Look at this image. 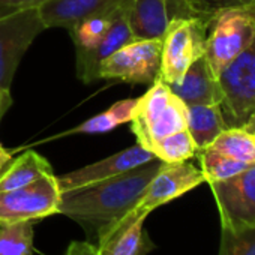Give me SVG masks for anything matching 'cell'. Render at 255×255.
Listing matches in <instances>:
<instances>
[{
    "mask_svg": "<svg viewBox=\"0 0 255 255\" xmlns=\"http://www.w3.org/2000/svg\"><path fill=\"white\" fill-rule=\"evenodd\" d=\"M161 165L162 161L153 158L108 180L63 192L59 213L77 221L84 228L95 230L98 234L137 206Z\"/></svg>",
    "mask_w": 255,
    "mask_h": 255,
    "instance_id": "cell-1",
    "label": "cell"
},
{
    "mask_svg": "<svg viewBox=\"0 0 255 255\" xmlns=\"http://www.w3.org/2000/svg\"><path fill=\"white\" fill-rule=\"evenodd\" d=\"M129 123L137 143L150 152L164 137L186 129V105L171 92L168 84L156 78L152 87L137 99Z\"/></svg>",
    "mask_w": 255,
    "mask_h": 255,
    "instance_id": "cell-2",
    "label": "cell"
},
{
    "mask_svg": "<svg viewBox=\"0 0 255 255\" xmlns=\"http://www.w3.org/2000/svg\"><path fill=\"white\" fill-rule=\"evenodd\" d=\"M222 101L219 104L228 128H240L255 114V38L218 77Z\"/></svg>",
    "mask_w": 255,
    "mask_h": 255,
    "instance_id": "cell-3",
    "label": "cell"
},
{
    "mask_svg": "<svg viewBox=\"0 0 255 255\" xmlns=\"http://www.w3.org/2000/svg\"><path fill=\"white\" fill-rule=\"evenodd\" d=\"M209 27L192 17L174 18L162 38L158 78L165 84L177 83L186 69L204 54Z\"/></svg>",
    "mask_w": 255,
    "mask_h": 255,
    "instance_id": "cell-4",
    "label": "cell"
},
{
    "mask_svg": "<svg viewBox=\"0 0 255 255\" xmlns=\"http://www.w3.org/2000/svg\"><path fill=\"white\" fill-rule=\"evenodd\" d=\"M255 38V20L245 9H233L218 15L207 32L204 57L212 72L219 74L239 57Z\"/></svg>",
    "mask_w": 255,
    "mask_h": 255,
    "instance_id": "cell-5",
    "label": "cell"
},
{
    "mask_svg": "<svg viewBox=\"0 0 255 255\" xmlns=\"http://www.w3.org/2000/svg\"><path fill=\"white\" fill-rule=\"evenodd\" d=\"M45 29L38 6L0 17V89L11 90L23 56Z\"/></svg>",
    "mask_w": 255,
    "mask_h": 255,
    "instance_id": "cell-6",
    "label": "cell"
},
{
    "mask_svg": "<svg viewBox=\"0 0 255 255\" xmlns=\"http://www.w3.org/2000/svg\"><path fill=\"white\" fill-rule=\"evenodd\" d=\"M60 197L54 174H45L30 185L0 192V224L36 221L56 215Z\"/></svg>",
    "mask_w": 255,
    "mask_h": 255,
    "instance_id": "cell-7",
    "label": "cell"
},
{
    "mask_svg": "<svg viewBox=\"0 0 255 255\" xmlns=\"http://www.w3.org/2000/svg\"><path fill=\"white\" fill-rule=\"evenodd\" d=\"M162 39L132 41L114 51L99 66V77L131 84H152L161 68Z\"/></svg>",
    "mask_w": 255,
    "mask_h": 255,
    "instance_id": "cell-8",
    "label": "cell"
},
{
    "mask_svg": "<svg viewBox=\"0 0 255 255\" xmlns=\"http://www.w3.org/2000/svg\"><path fill=\"white\" fill-rule=\"evenodd\" d=\"M209 186L219 210L222 228L255 227V164L227 180L209 183Z\"/></svg>",
    "mask_w": 255,
    "mask_h": 255,
    "instance_id": "cell-9",
    "label": "cell"
},
{
    "mask_svg": "<svg viewBox=\"0 0 255 255\" xmlns=\"http://www.w3.org/2000/svg\"><path fill=\"white\" fill-rule=\"evenodd\" d=\"M204 182L203 171L188 161L174 164L162 162L135 207L149 215L156 207L182 197Z\"/></svg>",
    "mask_w": 255,
    "mask_h": 255,
    "instance_id": "cell-10",
    "label": "cell"
},
{
    "mask_svg": "<svg viewBox=\"0 0 255 255\" xmlns=\"http://www.w3.org/2000/svg\"><path fill=\"white\" fill-rule=\"evenodd\" d=\"M155 156L147 149H144L143 146H140L137 143L135 146H131L122 152H117L102 161H98L95 164L86 165V167L74 170V171H69L62 176H56L57 185H59V189L62 194L75 191V189L116 177L122 173H126V171H129V170L144 164V162H149Z\"/></svg>",
    "mask_w": 255,
    "mask_h": 255,
    "instance_id": "cell-11",
    "label": "cell"
},
{
    "mask_svg": "<svg viewBox=\"0 0 255 255\" xmlns=\"http://www.w3.org/2000/svg\"><path fill=\"white\" fill-rule=\"evenodd\" d=\"M131 0L117 9L113 23L104 38L93 47L86 50H77V77L83 83H92L99 77L101 63L110 57L114 51L123 45L134 41L129 23H128V11H129Z\"/></svg>",
    "mask_w": 255,
    "mask_h": 255,
    "instance_id": "cell-12",
    "label": "cell"
},
{
    "mask_svg": "<svg viewBox=\"0 0 255 255\" xmlns=\"http://www.w3.org/2000/svg\"><path fill=\"white\" fill-rule=\"evenodd\" d=\"M149 215L134 207L125 216L102 228L96 237L98 255H144L147 252V237L143 224Z\"/></svg>",
    "mask_w": 255,
    "mask_h": 255,
    "instance_id": "cell-13",
    "label": "cell"
},
{
    "mask_svg": "<svg viewBox=\"0 0 255 255\" xmlns=\"http://www.w3.org/2000/svg\"><path fill=\"white\" fill-rule=\"evenodd\" d=\"M183 17L182 0H131L128 11L134 41L162 39L171 20Z\"/></svg>",
    "mask_w": 255,
    "mask_h": 255,
    "instance_id": "cell-14",
    "label": "cell"
},
{
    "mask_svg": "<svg viewBox=\"0 0 255 255\" xmlns=\"http://www.w3.org/2000/svg\"><path fill=\"white\" fill-rule=\"evenodd\" d=\"M128 2L129 0H47L38 9L47 29L62 27L71 32L80 21L111 14Z\"/></svg>",
    "mask_w": 255,
    "mask_h": 255,
    "instance_id": "cell-15",
    "label": "cell"
},
{
    "mask_svg": "<svg viewBox=\"0 0 255 255\" xmlns=\"http://www.w3.org/2000/svg\"><path fill=\"white\" fill-rule=\"evenodd\" d=\"M168 87L185 105H213L222 101L218 77L212 72L204 54L186 69L177 83Z\"/></svg>",
    "mask_w": 255,
    "mask_h": 255,
    "instance_id": "cell-16",
    "label": "cell"
},
{
    "mask_svg": "<svg viewBox=\"0 0 255 255\" xmlns=\"http://www.w3.org/2000/svg\"><path fill=\"white\" fill-rule=\"evenodd\" d=\"M186 128L198 150L212 144L228 129L219 104L186 105Z\"/></svg>",
    "mask_w": 255,
    "mask_h": 255,
    "instance_id": "cell-17",
    "label": "cell"
},
{
    "mask_svg": "<svg viewBox=\"0 0 255 255\" xmlns=\"http://www.w3.org/2000/svg\"><path fill=\"white\" fill-rule=\"evenodd\" d=\"M45 174H53L50 162L39 153L27 150L24 155L14 159L0 177V192L30 185Z\"/></svg>",
    "mask_w": 255,
    "mask_h": 255,
    "instance_id": "cell-18",
    "label": "cell"
},
{
    "mask_svg": "<svg viewBox=\"0 0 255 255\" xmlns=\"http://www.w3.org/2000/svg\"><path fill=\"white\" fill-rule=\"evenodd\" d=\"M207 147L248 167L255 164V135L242 126L228 128Z\"/></svg>",
    "mask_w": 255,
    "mask_h": 255,
    "instance_id": "cell-19",
    "label": "cell"
},
{
    "mask_svg": "<svg viewBox=\"0 0 255 255\" xmlns=\"http://www.w3.org/2000/svg\"><path fill=\"white\" fill-rule=\"evenodd\" d=\"M137 99H125L111 105L104 113L83 122L71 131V134H104L114 128L129 123L134 116Z\"/></svg>",
    "mask_w": 255,
    "mask_h": 255,
    "instance_id": "cell-20",
    "label": "cell"
},
{
    "mask_svg": "<svg viewBox=\"0 0 255 255\" xmlns=\"http://www.w3.org/2000/svg\"><path fill=\"white\" fill-rule=\"evenodd\" d=\"M33 221L0 224V255H33Z\"/></svg>",
    "mask_w": 255,
    "mask_h": 255,
    "instance_id": "cell-21",
    "label": "cell"
},
{
    "mask_svg": "<svg viewBox=\"0 0 255 255\" xmlns=\"http://www.w3.org/2000/svg\"><path fill=\"white\" fill-rule=\"evenodd\" d=\"M150 152L155 158L161 159L162 162L174 164L189 161L191 158L197 156L198 149L186 128V129L177 131L159 140Z\"/></svg>",
    "mask_w": 255,
    "mask_h": 255,
    "instance_id": "cell-22",
    "label": "cell"
},
{
    "mask_svg": "<svg viewBox=\"0 0 255 255\" xmlns=\"http://www.w3.org/2000/svg\"><path fill=\"white\" fill-rule=\"evenodd\" d=\"M254 3L255 0H182L185 17L197 18L207 27L218 15L233 9H246Z\"/></svg>",
    "mask_w": 255,
    "mask_h": 255,
    "instance_id": "cell-23",
    "label": "cell"
},
{
    "mask_svg": "<svg viewBox=\"0 0 255 255\" xmlns=\"http://www.w3.org/2000/svg\"><path fill=\"white\" fill-rule=\"evenodd\" d=\"M116 12L117 11H114L111 14L93 15V17H89V18L80 21L69 32L72 36V42L75 45V51L77 50H86V48L96 45L104 38V35L108 32Z\"/></svg>",
    "mask_w": 255,
    "mask_h": 255,
    "instance_id": "cell-24",
    "label": "cell"
},
{
    "mask_svg": "<svg viewBox=\"0 0 255 255\" xmlns=\"http://www.w3.org/2000/svg\"><path fill=\"white\" fill-rule=\"evenodd\" d=\"M219 255H255V227L243 230L222 228Z\"/></svg>",
    "mask_w": 255,
    "mask_h": 255,
    "instance_id": "cell-25",
    "label": "cell"
},
{
    "mask_svg": "<svg viewBox=\"0 0 255 255\" xmlns=\"http://www.w3.org/2000/svg\"><path fill=\"white\" fill-rule=\"evenodd\" d=\"M45 2L47 0H0V17L20 9L39 6Z\"/></svg>",
    "mask_w": 255,
    "mask_h": 255,
    "instance_id": "cell-26",
    "label": "cell"
},
{
    "mask_svg": "<svg viewBox=\"0 0 255 255\" xmlns=\"http://www.w3.org/2000/svg\"><path fill=\"white\" fill-rule=\"evenodd\" d=\"M65 255H98L96 246L87 242H72Z\"/></svg>",
    "mask_w": 255,
    "mask_h": 255,
    "instance_id": "cell-27",
    "label": "cell"
},
{
    "mask_svg": "<svg viewBox=\"0 0 255 255\" xmlns=\"http://www.w3.org/2000/svg\"><path fill=\"white\" fill-rule=\"evenodd\" d=\"M12 161H14L12 152L8 150L5 146H2V143H0V177H2V174L6 171V168L9 167V164Z\"/></svg>",
    "mask_w": 255,
    "mask_h": 255,
    "instance_id": "cell-28",
    "label": "cell"
},
{
    "mask_svg": "<svg viewBox=\"0 0 255 255\" xmlns=\"http://www.w3.org/2000/svg\"><path fill=\"white\" fill-rule=\"evenodd\" d=\"M11 105H12L11 90L0 89V122H2V117L5 116V113L9 110Z\"/></svg>",
    "mask_w": 255,
    "mask_h": 255,
    "instance_id": "cell-29",
    "label": "cell"
},
{
    "mask_svg": "<svg viewBox=\"0 0 255 255\" xmlns=\"http://www.w3.org/2000/svg\"><path fill=\"white\" fill-rule=\"evenodd\" d=\"M242 128H243V129H246L248 132H251V134L255 135V114H252V116L248 119V122H246Z\"/></svg>",
    "mask_w": 255,
    "mask_h": 255,
    "instance_id": "cell-30",
    "label": "cell"
},
{
    "mask_svg": "<svg viewBox=\"0 0 255 255\" xmlns=\"http://www.w3.org/2000/svg\"><path fill=\"white\" fill-rule=\"evenodd\" d=\"M245 11H246V12H248V14H249V15H251V17L255 20V3H254V5H251V6H248Z\"/></svg>",
    "mask_w": 255,
    "mask_h": 255,
    "instance_id": "cell-31",
    "label": "cell"
}]
</instances>
